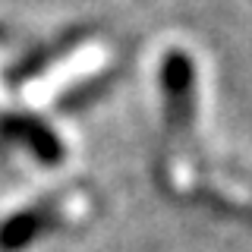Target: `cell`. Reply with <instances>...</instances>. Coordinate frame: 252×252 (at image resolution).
I'll return each instance as SVG.
<instances>
[{
    "mask_svg": "<svg viewBox=\"0 0 252 252\" xmlns=\"http://www.w3.org/2000/svg\"><path fill=\"white\" fill-rule=\"evenodd\" d=\"M192 82H195V66L189 54L170 51L161 63V89H164L167 126L173 132H186L192 123Z\"/></svg>",
    "mask_w": 252,
    "mask_h": 252,
    "instance_id": "cell-1",
    "label": "cell"
},
{
    "mask_svg": "<svg viewBox=\"0 0 252 252\" xmlns=\"http://www.w3.org/2000/svg\"><path fill=\"white\" fill-rule=\"evenodd\" d=\"M0 136L16 139L22 145H29V152L44 164H60L63 161V145L60 139L51 132V126H44L38 117L29 114H3L0 117Z\"/></svg>",
    "mask_w": 252,
    "mask_h": 252,
    "instance_id": "cell-2",
    "label": "cell"
},
{
    "mask_svg": "<svg viewBox=\"0 0 252 252\" xmlns=\"http://www.w3.org/2000/svg\"><path fill=\"white\" fill-rule=\"evenodd\" d=\"M82 38H85V32H69V35H63L57 44H44V47H38L32 57H22L19 63H16V66L6 69V85H22V82H29V79L41 76L54 60H60L63 54H66L73 44H79Z\"/></svg>",
    "mask_w": 252,
    "mask_h": 252,
    "instance_id": "cell-3",
    "label": "cell"
},
{
    "mask_svg": "<svg viewBox=\"0 0 252 252\" xmlns=\"http://www.w3.org/2000/svg\"><path fill=\"white\" fill-rule=\"evenodd\" d=\"M44 227V211L41 208H32V211H22V215L10 218L0 230V246L3 249H19L22 243H29L32 236Z\"/></svg>",
    "mask_w": 252,
    "mask_h": 252,
    "instance_id": "cell-4",
    "label": "cell"
}]
</instances>
